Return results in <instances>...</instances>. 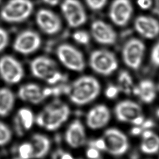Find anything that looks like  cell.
Masks as SVG:
<instances>
[{
	"instance_id": "3",
	"label": "cell",
	"mask_w": 159,
	"mask_h": 159,
	"mask_svg": "<svg viewBox=\"0 0 159 159\" xmlns=\"http://www.w3.org/2000/svg\"><path fill=\"white\" fill-rule=\"evenodd\" d=\"M32 75L50 84H56L62 81L63 75L55 62L46 56H39L33 59L30 63Z\"/></svg>"
},
{
	"instance_id": "9",
	"label": "cell",
	"mask_w": 159,
	"mask_h": 159,
	"mask_svg": "<svg viewBox=\"0 0 159 159\" xmlns=\"http://www.w3.org/2000/svg\"><path fill=\"white\" fill-rule=\"evenodd\" d=\"M102 138L106 144V151L113 156L124 154L129 148L126 135L118 129H108L104 133Z\"/></svg>"
},
{
	"instance_id": "31",
	"label": "cell",
	"mask_w": 159,
	"mask_h": 159,
	"mask_svg": "<svg viewBox=\"0 0 159 159\" xmlns=\"http://www.w3.org/2000/svg\"><path fill=\"white\" fill-rule=\"evenodd\" d=\"M89 147L96 148L99 151H106V144L102 137L89 141Z\"/></svg>"
},
{
	"instance_id": "40",
	"label": "cell",
	"mask_w": 159,
	"mask_h": 159,
	"mask_svg": "<svg viewBox=\"0 0 159 159\" xmlns=\"http://www.w3.org/2000/svg\"><path fill=\"white\" fill-rule=\"evenodd\" d=\"M60 0H43V1L47 5L51 6H55L58 4Z\"/></svg>"
},
{
	"instance_id": "30",
	"label": "cell",
	"mask_w": 159,
	"mask_h": 159,
	"mask_svg": "<svg viewBox=\"0 0 159 159\" xmlns=\"http://www.w3.org/2000/svg\"><path fill=\"white\" fill-rule=\"evenodd\" d=\"M107 0H86L87 6L93 11L102 9L106 4Z\"/></svg>"
},
{
	"instance_id": "37",
	"label": "cell",
	"mask_w": 159,
	"mask_h": 159,
	"mask_svg": "<svg viewBox=\"0 0 159 159\" xmlns=\"http://www.w3.org/2000/svg\"><path fill=\"white\" fill-rule=\"evenodd\" d=\"M152 0H137V5L141 9H148L152 6Z\"/></svg>"
},
{
	"instance_id": "18",
	"label": "cell",
	"mask_w": 159,
	"mask_h": 159,
	"mask_svg": "<svg viewBox=\"0 0 159 159\" xmlns=\"http://www.w3.org/2000/svg\"><path fill=\"white\" fill-rule=\"evenodd\" d=\"M35 117L32 111L27 107H22L18 111L13 119L14 129L16 134L22 137L26 131L33 127Z\"/></svg>"
},
{
	"instance_id": "7",
	"label": "cell",
	"mask_w": 159,
	"mask_h": 159,
	"mask_svg": "<svg viewBox=\"0 0 159 159\" xmlns=\"http://www.w3.org/2000/svg\"><path fill=\"white\" fill-rule=\"evenodd\" d=\"M115 114L119 121L130 123L136 126H140L144 121L141 106L130 100H124L117 104Z\"/></svg>"
},
{
	"instance_id": "39",
	"label": "cell",
	"mask_w": 159,
	"mask_h": 159,
	"mask_svg": "<svg viewBox=\"0 0 159 159\" xmlns=\"http://www.w3.org/2000/svg\"><path fill=\"white\" fill-rule=\"evenodd\" d=\"M143 130L142 129L141 126H136L131 129V134L134 136H137L142 133Z\"/></svg>"
},
{
	"instance_id": "5",
	"label": "cell",
	"mask_w": 159,
	"mask_h": 159,
	"mask_svg": "<svg viewBox=\"0 0 159 159\" xmlns=\"http://www.w3.org/2000/svg\"><path fill=\"white\" fill-rule=\"evenodd\" d=\"M89 65L96 73L107 76L116 70L118 62L112 52L106 50H97L91 53Z\"/></svg>"
},
{
	"instance_id": "22",
	"label": "cell",
	"mask_w": 159,
	"mask_h": 159,
	"mask_svg": "<svg viewBox=\"0 0 159 159\" xmlns=\"http://www.w3.org/2000/svg\"><path fill=\"white\" fill-rule=\"evenodd\" d=\"M141 150L147 154H154L159 151V136L150 130H145L142 133Z\"/></svg>"
},
{
	"instance_id": "12",
	"label": "cell",
	"mask_w": 159,
	"mask_h": 159,
	"mask_svg": "<svg viewBox=\"0 0 159 159\" xmlns=\"http://www.w3.org/2000/svg\"><path fill=\"white\" fill-rule=\"evenodd\" d=\"M36 22L43 32L50 35L58 33L62 27L59 16L49 9H40L36 14Z\"/></svg>"
},
{
	"instance_id": "16",
	"label": "cell",
	"mask_w": 159,
	"mask_h": 159,
	"mask_svg": "<svg viewBox=\"0 0 159 159\" xmlns=\"http://www.w3.org/2000/svg\"><path fill=\"white\" fill-rule=\"evenodd\" d=\"M111 118L110 110L104 105H99L91 108L87 114V126L93 130L102 128L108 124Z\"/></svg>"
},
{
	"instance_id": "33",
	"label": "cell",
	"mask_w": 159,
	"mask_h": 159,
	"mask_svg": "<svg viewBox=\"0 0 159 159\" xmlns=\"http://www.w3.org/2000/svg\"><path fill=\"white\" fill-rule=\"evenodd\" d=\"M52 159H75L69 152L58 149L54 152L52 156Z\"/></svg>"
},
{
	"instance_id": "1",
	"label": "cell",
	"mask_w": 159,
	"mask_h": 159,
	"mask_svg": "<svg viewBox=\"0 0 159 159\" xmlns=\"http://www.w3.org/2000/svg\"><path fill=\"white\" fill-rule=\"evenodd\" d=\"M100 84L95 77L83 76L66 86L65 94L73 104L84 106L95 99L100 92Z\"/></svg>"
},
{
	"instance_id": "41",
	"label": "cell",
	"mask_w": 159,
	"mask_h": 159,
	"mask_svg": "<svg viewBox=\"0 0 159 159\" xmlns=\"http://www.w3.org/2000/svg\"><path fill=\"white\" fill-rule=\"evenodd\" d=\"M131 159H139V155L137 154L136 152H134L133 154L131 155Z\"/></svg>"
},
{
	"instance_id": "35",
	"label": "cell",
	"mask_w": 159,
	"mask_h": 159,
	"mask_svg": "<svg viewBox=\"0 0 159 159\" xmlns=\"http://www.w3.org/2000/svg\"><path fill=\"white\" fill-rule=\"evenodd\" d=\"M151 61L154 66H159V42L153 47L150 55Z\"/></svg>"
},
{
	"instance_id": "17",
	"label": "cell",
	"mask_w": 159,
	"mask_h": 159,
	"mask_svg": "<svg viewBox=\"0 0 159 159\" xmlns=\"http://www.w3.org/2000/svg\"><path fill=\"white\" fill-rule=\"evenodd\" d=\"M18 97L22 101L37 105L48 98L45 89L38 84L30 83L20 87L18 91Z\"/></svg>"
},
{
	"instance_id": "21",
	"label": "cell",
	"mask_w": 159,
	"mask_h": 159,
	"mask_svg": "<svg viewBox=\"0 0 159 159\" xmlns=\"http://www.w3.org/2000/svg\"><path fill=\"white\" fill-rule=\"evenodd\" d=\"M133 92L146 104L152 103L157 95L154 84L149 80H142L137 86L134 87Z\"/></svg>"
},
{
	"instance_id": "4",
	"label": "cell",
	"mask_w": 159,
	"mask_h": 159,
	"mask_svg": "<svg viewBox=\"0 0 159 159\" xmlns=\"http://www.w3.org/2000/svg\"><path fill=\"white\" fill-rule=\"evenodd\" d=\"M33 10L31 0H10L0 11V17L9 23H18L26 20Z\"/></svg>"
},
{
	"instance_id": "28",
	"label": "cell",
	"mask_w": 159,
	"mask_h": 159,
	"mask_svg": "<svg viewBox=\"0 0 159 159\" xmlns=\"http://www.w3.org/2000/svg\"><path fill=\"white\" fill-rule=\"evenodd\" d=\"M13 134L7 124L0 121V146H6L11 141Z\"/></svg>"
},
{
	"instance_id": "43",
	"label": "cell",
	"mask_w": 159,
	"mask_h": 159,
	"mask_svg": "<svg viewBox=\"0 0 159 159\" xmlns=\"http://www.w3.org/2000/svg\"><path fill=\"white\" fill-rule=\"evenodd\" d=\"M86 159H87V158ZM102 159V158H101V157H100V158H99V159Z\"/></svg>"
},
{
	"instance_id": "44",
	"label": "cell",
	"mask_w": 159,
	"mask_h": 159,
	"mask_svg": "<svg viewBox=\"0 0 159 159\" xmlns=\"http://www.w3.org/2000/svg\"><path fill=\"white\" fill-rule=\"evenodd\" d=\"M1 0H0V2H1Z\"/></svg>"
},
{
	"instance_id": "15",
	"label": "cell",
	"mask_w": 159,
	"mask_h": 159,
	"mask_svg": "<svg viewBox=\"0 0 159 159\" xmlns=\"http://www.w3.org/2000/svg\"><path fill=\"white\" fill-rule=\"evenodd\" d=\"M92 35L101 44L112 45L117 39V34L110 25L102 20H96L91 25Z\"/></svg>"
},
{
	"instance_id": "24",
	"label": "cell",
	"mask_w": 159,
	"mask_h": 159,
	"mask_svg": "<svg viewBox=\"0 0 159 159\" xmlns=\"http://www.w3.org/2000/svg\"><path fill=\"white\" fill-rule=\"evenodd\" d=\"M117 86L119 91L126 94H130L133 92L134 88L133 79L128 71H122L119 73Z\"/></svg>"
},
{
	"instance_id": "26",
	"label": "cell",
	"mask_w": 159,
	"mask_h": 159,
	"mask_svg": "<svg viewBox=\"0 0 159 159\" xmlns=\"http://www.w3.org/2000/svg\"><path fill=\"white\" fill-rule=\"evenodd\" d=\"M69 26L76 28L84 24L87 20V15L84 9L80 10L66 18Z\"/></svg>"
},
{
	"instance_id": "20",
	"label": "cell",
	"mask_w": 159,
	"mask_h": 159,
	"mask_svg": "<svg viewBox=\"0 0 159 159\" xmlns=\"http://www.w3.org/2000/svg\"><path fill=\"white\" fill-rule=\"evenodd\" d=\"M33 148V159H42L46 157L51 149V142L49 137L42 134H35L31 137Z\"/></svg>"
},
{
	"instance_id": "25",
	"label": "cell",
	"mask_w": 159,
	"mask_h": 159,
	"mask_svg": "<svg viewBox=\"0 0 159 159\" xmlns=\"http://www.w3.org/2000/svg\"><path fill=\"white\" fill-rule=\"evenodd\" d=\"M83 9L79 0H64L61 4V11L65 18Z\"/></svg>"
},
{
	"instance_id": "11",
	"label": "cell",
	"mask_w": 159,
	"mask_h": 159,
	"mask_svg": "<svg viewBox=\"0 0 159 159\" xmlns=\"http://www.w3.org/2000/svg\"><path fill=\"white\" fill-rule=\"evenodd\" d=\"M41 38L35 31L26 30L16 37L13 44V49L18 53L29 55L37 51L41 45Z\"/></svg>"
},
{
	"instance_id": "32",
	"label": "cell",
	"mask_w": 159,
	"mask_h": 159,
	"mask_svg": "<svg viewBox=\"0 0 159 159\" xmlns=\"http://www.w3.org/2000/svg\"><path fill=\"white\" fill-rule=\"evenodd\" d=\"M9 42V35L6 30L0 27V52L6 48Z\"/></svg>"
},
{
	"instance_id": "6",
	"label": "cell",
	"mask_w": 159,
	"mask_h": 159,
	"mask_svg": "<svg viewBox=\"0 0 159 159\" xmlns=\"http://www.w3.org/2000/svg\"><path fill=\"white\" fill-rule=\"evenodd\" d=\"M56 54L60 62L66 68L74 71H82L85 68V61L81 51L68 44L60 45Z\"/></svg>"
},
{
	"instance_id": "34",
	"label": "cell",
	"mask_w": 159,
	"mask_h": 159,
	"mask_svg": "<svg viewBox=\"0 0 159 159\" xmlns=\"http://www.w3.org/2000/svg\"><path fill=\"white\" fill-rule=\"evenodd\" d=\"M119 89L118 86L113 84H110L106 88L105 90V95L108 99H112L117 97L119 92Z\"/></svg>"
},
{
	"instance_id": "29",
	"label": "cell",
	"mask_w": 159,
	"mask_h": 159,
	"mask_svg": "<svg viewBox=\"0 0 159 159\" xmlns=\"http://www.w3.org/2000/svg\"><path fill=\"white\" fill-rule=\"evenodd\" d=\"M73 36L74 40L80 44L87 45L90 40V36L86 31H76Z\"/></svg>"
},
{
	"instance_id": "13",
	"label": "cell",
	"mask_w": 159,
	"mask_h": 159,
	"mask_svg": "<svg viewBox=\"0 0 159 159\" xmlns=\"http://www.w3.org/2000/svg\"><path fill=\"white\" fill-rule=\"evenodd\" d=\"M133 13V6L129 0H115L111 6L110 18L119 26L127 24Z\"/></svg>"
},
{
	"instance_id": "36",
	"label": "cell",
	"mask_w": 159,
	"mask_h": 159,
	"mask_svg": "<svg viewBox=\"0 0 159 159\" xmlns=\"http://www.w3.org/2000/svg\"><path fill=\"white\" fill-rule=\"evenodd\" d=\"M86 157L89 159H98L101 157L99 150L96 148L89 147L86 152Z\"/></svg>"
},
{
	"instance_id": "8",
	"label": "cell",
	"mask_w": 159,
	"mask_h": 159,
	"mask_svg": "<svg viewBox=\"0 0 159 159\" xmlns=\"http://www.w3.org/2000/svg\"><path fill=\"white\" fill-rule=\"evenodd\" d=\"M24 75L22 64L16 58L6 55L0 58V76L6 83L16 84L22 79Z\"/></svg>"
},
{
	"instance_id": "2",
	"label": "cell",
	"mask_w": 159,
	"mask_h": 159,
	"mask_svg": "<svg viewBox=\"0 0 159 159\" xmlns=\"http://www.w3.org/2000/svg\"><path fill=\"white\" fill-rule=\"evenodd\" d=\"M70 109L67 104L55 100L48 104L35 118L38 126L48 131H55L68 119Z\"/></svg>"
},
{
	"instance_id": "19",
	"label": "cell",
	"mask_w": 159,
	"mask_h": 159,
	"mask_svg": "<svg viewBox=\"0 0 159 159\" xmlns=\"http://www.w3.org/2000/svg\"><path fill=\"white\" fill-rule=\"evenodd\" d=\"M135 28L140 35L152 39L159 34V23L150 16H139L135 21Z\"/></svg>"
},
{
	"instance_id": "10",
	"label": "cell",
	"mask_w": 159,
	"mask_h": 159,
	"mask_svg": "<svg viewBox=\"0 0 159 159\" xmlns=\"http://www.w3.org/2000/svg\"><path fill=\"white\" fill-rule=\"evenodd\" d=\"M145 46L140 40L133 38L124 45L122 56L124 63L133 69L139 68L143 58Z\"/></svg>"
},
{
	"instance_id": "23",
	"label": "cell",
	"mask_w": 159,
	"mask_h": 159,
	"mask_svg": "<svg viewBox=\"0 0 159 159\" xmlns=\"http://www.w3.org/2000/svg\"><path fill=\"white\" fill-rule=\"evenodd\" d=\"M16 98L11 90L8 88L0 89V117L9 115L15 105Z\"/></svg>"
},
{
	"instance_id": "14",
	"label": "cell",
	"mask_w": 159,
	"mask_h": 159,
	"mask_svg": "<svg viewBox=\"0 0 159 159\" xmlns=\"http://www.w3.org/2000/svg\"><path fill=\"white\" fill-rule=\"evenodd\" d=\"M64 140L69 147L74 149L80 148L85 144L86 133L80 119H74L69 124L64 134Z\"/></svg>"
},
{
	"instance_id": "38",
	"label": "cell",
	"mask_w": 159,
	"mask_h": 159,
	"mask_svg": "<svg viewBox=\"0 0 159 159\" xmlns=\"http://www.w3.org/2000/svg\"><path fill=\"white\" fill-rule=\"evenodd\" d=\"M140 126L143 130V131L145 130H148L154 126V123L150 119L147 120H144V121L143 122V123Z\"/></svg>"
},
{
	"instance_id": "42",
	"label": "cell",
	"mask_w": 159,
	"mask_h": 159,
	"mask_svg": "<svg viewBox=\"0 0 159 159\" xmlns=\"http://www.w3.org/2000/svg\"><path fill=\"white\" fill-rule=\"evenodd\" d=\"M157 113V117H159V108H158V109L157 110V113Z\"/></svg>"
},
{
	"instance_id": "27",
	"label": "cell",
	"mask_w": 159,
	"mask_h": 159,
	"mask_svg": "<svg viewBox=\"0 0 159 159\" xmlns=\"http://www.w3.org/2000/svg\"><path fill=\"white\" fill-rule=\"evenodd\" d=\"M16 150L19 159H33V148L30 142L21 144Z\"/></svg>"
}]
</instances>
